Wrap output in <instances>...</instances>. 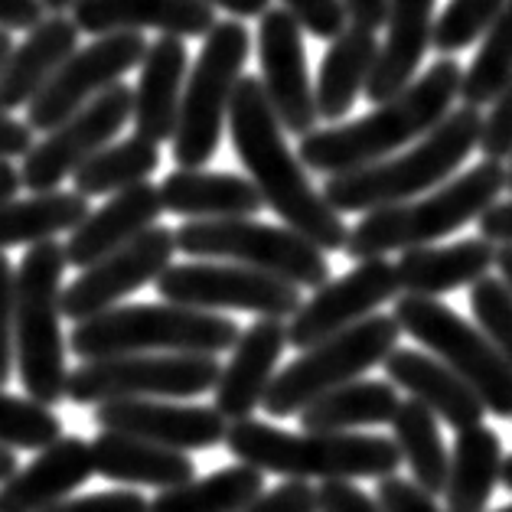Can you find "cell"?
I'll use <instances>...</instances> for the list:
<instances>
[{
	"instance_id": "obj_1",
	"label": "cell",
	"mask_w": 512,
	"mask_h": 512,
	"mask_svg": "<svg viewBox=\"0 0 512 512\" xmlns=\"http://www.w3.org/2000/svg\"><path fill=\"white\" fill-rule=\"evenodd\" d=\"M229 134L239 154L248 180L265 199L271 212L287 229L304 235L320 252H343L346 248V222L340 212L330 209L323 193L307 180L301 157L284 141V128L265 95V85L255 76H242L235 85L229 105Z\"/></svg>"
},
{
	"instance_id": "obj_2",
	"label": "cell",
	"mask_w": 512,
	"mask_h": 512,
	"mask_svg": "<svg viewBox=\"0 0 512 512\" xmlns=\"http://www.w3.org/2000/svg\"><path fill=\"white\" fill-rule=\"evenodd\" d=\"M460 82H464L460 62L454 56H441L402 95L379 105L372 115L340 124V128L307 134L297 157L307 170L327 173V177H340V173L389 160V154H395L398 147L428 137L451 115L454 98L460 95Z\"/></svg>"
},
{
	"instance_id": "obj_3",
	"label": "cell",
	"mask_w": 512,
	"mask_h": 512,
	"mask_svg": "<svg viewBox=\"0 0 512 512\" xmlns=\"http://www.w3.org/2000/svg\"><path fill=\"white\" fill-rule=\"evenodd\" d=\"M226 447L239 464L284 480H385L395 477L402 454L382 434H291L265 421H239L226 434Z\"/></svg>"
},
{
	"instance_id": "obj_4",
	"label": "cell",
	"mask_w": 512,
	"mask_h": 512,
	"mask_svg": "<svg viewBox=\"0 0 512 512\" xmlns=\"http://www.w3.org/2000/svg\"><path fill=\"white\" fill-rule=\"evenodd\" d=\"M480 128L483 115L464 105L451 111L428 137H421L408 154L327 177L320 193L336 212H376L411 203L418 193L444 186L454 177L460 164L473 154V147L480 144Z\"/></svg>"
},
{
	"instance_id": "obj_5",
	"label": "cell",
	"mask_w": 512,
	"mask_h": 512,
	"mask_svg": "<svg viewBox=\"0 0 512 512\" xmlns=\"http://www.w3.org/2000/svg\"><path fill=\"white\" fill-rule=\"evenodd\" d=\"M242 327L212 310L177 304H121L69 333V353L85 362L115 356H219L235 349Z\"/></svg>"
},
{
	"instance_id": "obj_6",
	"label": "cell",
	"mask_w": 512,
	"mask_h": 512,
	"mask_svg": "<svg viewBox=\"0 0 512 512\" xmlns=\"http://www.w3.org/2000/svg\"><path fill=\"white\" fill-rule=\"evenodd\" d=\"M503 190L506 167L496 164V160H483V164L460 173L457 180L437 186L431 196L366 212V219H359L349 229L343 252L353 261H372L385 258L395 248H402V252L424 248L444 239V235L464 229L467 222H477Z\"/></svg>"
},
{
	"instance_id": "obj_7",
	"label": "cell",
	"mask_w": 512,
	"mask_h": 512,
	"mask_svg": "<svg viewBox=\"0 0 512 512\" xmlns=\"http://www.w3.org/2000/svg\"><path fill=\"white\" fill-rule=\"evenodd\" d=\"M66 248L59 242H40L27 248L14 281V349L17 376L27 398L56 405L69 385V343L62 340V274Z\"/></svg>"
},
{
	"instance_id": "obj_8",
	"label": "cell",
	"mask_w": 512,
	"mask_h": 512,
	"mask_svg": "<svg viewBox=\"0 0 512 512\" xmlns=\"http://www.w3.org/2000/svg\"><path fill=\"white\" fill-rule=\"evenodd\" d=\"M248 53H252V33L242 20L216 23L203 40L196 66L186 76L177 134L170 141L177 170H203L219 151Z\"/></svg>"
},
{
	"instance_id": "obj_9",
	"label": "cell",
	"mask_w": 512,
	"mask_h": 512,
	"mask_svg": "<svg viewBox=\"0 0 512 512\" xmlns=\"http://www.w3.org/2000/svg\"><path fill=\"white\" fill-rule=\"evenodd\" d=\"M395 323L411 340L428 349L441 366L457 379H464L483 408L496 418H512V366L499 356V349L486 340L477 323L441 304L437 297H398Z\"/></svg>"
},
{
	"instance_id": "obj_10",
	"label": "cell",
	"mask_w": 512,
	"mask_h": 512,
	"mask_svg": "<svg viewBox=\"0 0 512 512\" xmlns=\"http://www.w3.org/2000/svg\"><path fill=\"white\" fill-rule=\"evenodd\" d=\"M177 252L193 258H226L294 287H323L330 281V261L317 245L287 226L258 219H193L177 229Z\"/></svg>"
},
{
	"instance_id": "obj_11",
	"label": "cell",
	"mask_w": 512,
	"mask_h": 512,
	"mask_svg": "<svg viewBox=\"0 0 512 512\" xmlns=\"http://www.w3.org/2000/svg\"><path fill=\"white\" fill-rule=\"evenodd\" d=\"M398 333L402 330H398L395 317L372 314L353 330L310 346L281 376H274L261 408L271 418L301 415L317 398L343 389L349 382H359V376H366L372 366L389 359L398 349Z\"/></svg>"
},
{
	"instance_id": "obj_12",
	"label": "cell",
	"mask_w": 512,
	"mask_h": 512,
	"mask_svg": "<svg viewBox=\"0 0 512 512\" xmlns=\"http://www.w3.org/2000/svg\"><path fill=\"white\" fill-rule=\"evenodd\" d=\"M222 366L216 356H115L92 359L69 372L72 405H105L124 398H199L216 389Z\"/></svg>"
},
{
	"instance_id": "obj_13",
	"label": "cell",
	"mask_w": 512,
	"mask_h": 512,
	"mask_svg": "<svg viewBox=\"0 0 512 512\" xmlns=\"http://www.w3.org/2000/svg\"><path fill=\"white\" fill-rule=\"evenodd\" d=\"M157 284L164 304L190 307V310H245L261 320L294 317L304 304L301 287L287 284L271 274H261L242 265H170Z\"/></svg>"
},
{
	"instance_id": "obj_14",
	"label": "cell",
	"mask_w": 512,
	"mask_h": 512,
	"mask_svg": "<svg viewBox=\"0 0 512 512\" xmlns=\"http://www.w3.org/2000/svg\"><path fill=\"white\" fill-rule=\"evenodd\" d=\"M131 118H134V89H128L124 82L111 85L95 102L76 111L69 121H62L56 131H49L40 144H33V151L23 157L20 167L23 186L33 196L59 190L62 180L76 177L98 151L115 144V137Z\"/></svg>"
},
{
	"instance_id": "obj_15",
	"label": "cell",
	"mask_w": 512,
	"mask_h": 512,
	"mask_svg": "<svg viewBox=\"0 0 512 512\" xmlns=\"http://www.w3.org/2000/svg\"><path fill=\"white\" fill-rule=\"evenodd\" d=\"M147 56L144 33H115L98 36L89 46H79L69 56L53 82L27 105L30 131H56L62 121H69L76 111H82L98 95L108 92L111 85L124 79V72L141 66Z\"/></svg>"
},
{
	"instance_id": "obj_16",
	"label": "cell",
	"mask_w": 512,
	"mask_h": 512,
	"mask_svg": "<svg viewBox=\"0 0 512 512\" xmlns=\"http://www.w3.org/2000/svg\"><path fill=\"white\" fill-rule=\"evenodd\" d=\"M173 252H177V232L167 226H151L134 242L79 271V278L69 287H62V317L85 323L105 310L121 307L124 297L157 281L173 265Z\"/></svg>"
},
{
	"instance_id": "obj_17",
	"label": "cell",
	"mask_w": 512,
	"mask_h": 512,
	"mask_svg": "<svg viewBox=\"0 0 512 512\" xmlns=\"http://www.w3.org/2000/svg\"><path fill=\"white\" fill-rule=\"evenodd\" d=\"M392 297H398L395 265H389L385 258L359 261L353 271L317 287L314 297L301 304V310L287 323V346L307 353L310 346L369 320L372 310L389 304Z\"/></svg>"
},
{
	"instance_id": "obj_18",
	"label": "cell",
	"mask_w": 512,
	"mask_h": 512,
	"mask_svg": "<svg viewBox=\"0 0 512 512\" xmlns=\"http://www.w3.org/2000/svg\"><path fill=\"white\" fill-rule=\"evenodd\" d=\"M258 59L261 85L278 115L281 128L304 141L317 131V98L307 72L304 30L287 10H268L258 23Z\"/></svg>"
},
{
	"instance_id": "obj_19",
	"label": "cell",
	"mask_w": 512,
	"mask_h": 512,
	"mask_svg": "<svg viewBox=\"0 0 512 512\" xmlns=\"http://www.w3.org/2000/svg\"><path fill=\"white\" fill-rule=\"evenodd\" d=\"M95 424L102 431L141 437L167 451H209L226 444L229 421L209 405L157 402V398H124L95 408Z\"/></svg>"
},
{
	"instance_id": "obj_20",
	"label": "cell",
	"mask_w": 512,
	"mask_h": 512,
	"mask_svg": "<svg viewBox=\"0 0 512 512\" xmlns=\"http://www.w3.org/2000/svg\"><path fill=\"white\" fill-rule=\"evenodd\" d=\"M72 23L79 33L115 36L160 30V36H206L216 27V10L203 0H76Z\"/></svg>"
},
{
	"instance_id": "obj_21",
	"label": "cell",
	"mask_w": 512,
	"mask_h": 512,
	"mask_svg": "<svg viewBox=\"0 0 512 512\" xmlns=\"http://www.w3.org/2000/svg\"><path fill=\"white\" fill-rule=\"evenodd\" d=\"M287 349V323L281 320H255L242 330L229 362L222 366L216 382V408L222 418L239 424L265 405V395L274 382V369Z\"/></svg>"
},
{
	"instance_id": "obj_22",
	"label": "cell",
	"mask_w": 512,
	"mask_h": 512,
	"mask_svg": "<svg viewBox=\"0 0 512 512\" xmlns=\"http://www.w3.org/2000/svg\"><path fill=\"white\" fill-rule=\"evenodd\" d=\"M92 473V444L76 434H62L7 483H0V512H46L69 499Z\"/></svg>"
},
{
	"instance_id": "obj_23",
	"label": "cell",
	"mask_w": 512,
	"mask_h": 512,
	"mask_svg": "<svg viewBox=\"0 0 512 512\" xmlns=\"http://www.w3.org/2000/svg\"><path fill=\"white\" fill-rule=\"evenodd\" d=\"M160 212H164L160 190L151 183L131 186V190L111 196L102 209L89 212V219L76 232H69V242L62 245L66 248V261L79 271L92 268L95 261L108 258L111 252L134 242L137 235L157 226Z\"/></svg>"
},
{
	"instance_id": "obj_24",
	"label": "cell",
	"mask_w": 512,
	"mask_h": 512,
	"mask_svg": "<svg viewBox=\"0 0 512 512\" xmlns=\"http://www.w3.org/2000/svg\"><path fill=\"white\" fill-rule=\"evenodd\" d=\"M434 4L437 0H389V23H385L389 36L379 46L376 66L366 82L369 102H392L415 82V72L434 40Z\"/></svg>"
},
{
	"instance_id": "obj_25",
	"label": "cell",
	"mask_w": 512,
	"mask_h": 512,
	"mask_svg": "<svg viewBox=\"0 0 512 512\" xmlns=\"http://www.w3.org/2000/svg\"><path fill=\"white\" fill-rule=\"evenodd\" d=\"M186 43L180 36H160L147 46L141 82L134 89V134L151 144L173 141L186 89Z\"/></svg>"
},
{
	"instance_id": "obj_26",
	"label": "cell",
	"mask_w": 512,
	"mask_h": 512,
	"mask_svg": "<svg viewBox=\"0 0 512 512\" xmlns=\"http://www.w3.org/2000/svg\"><path fill=\"white\" fill-rule=\"evenodd\" d=\"M76 49L79 27L72 17H46L40 27L30 30L27 40L14 46V53L0 66V111L10 115L17 108H27Z\"/></svg>"
},
{
	"instance_id": "obj_27",
	"label": "cell",
	"mask_w": 512,
	"mask_h": 512,
	"mask_svg": "<svg viewBox=\"0 0 512 512\" xmlns=\"http://www.w3.org/2000/svg\"><path fill=\"white\" fill-rule=\"evenodd\" d=\"M382 366L392 385L405 389L415 402L434 411V418L451 424L457 434L483 424L486 408L477 392L464 379H457L447 366H441L434 356L421 353V349H395Z\"/></svg>"
},
{
	"instance_id": "obj_28",
	"label": "cell",
	"mask_w": 512,
	"mask_h": 512,
	"mask_svg": "<svg viewBox=\"0 0 512 512\" xmlns=\"http://www.w3.org/2000/svg\"><path fill=\"white\" fill-rule=\"evenodd\" d=\"M160 190L167 212L183 219H255L265 209V199L252 180L239 173L212 170H170Z\"/></svg>"
},
{
	"instance_id": "obj_29",
	"label": "cell",
	"mask_w": 512,
	"mask_h": 512,
	"mask_svg": "<svg viewBox=\"0 0 512 512\" xmlns=\"http://www.w3.org/2000/svg\"><path fill=\"white\" fill-rule=\"evenodd\" d=\"M496 265V245L483 239H464L454 245L411 248L395 261L398 291L408 297H441L457 287L477 284Z\"/></svg>"
},
{
	"instance_id": "obj_30",
	"label": "cell",
	"mask_w": 512,
	"mask_h": 512,
	"mask_svg": "<svg viewBox=\"0 0 512 512\" xmlns=\"http://www.w3.org/2000/svg\"><path fill=\"white\" fill-rule=\"evenodd\" d=\"M92 467L98 477L118 486H154L173 490L180 483L196 480V464L190 454L167 451V447L147 444L141 437L98 431L92 441Z\"/></svg>"
},
{
	"instance_id": "obj_31",
	"label": "cell",
	"mask_w": 512,
	"mask_h": 512,
	"mask_svg": "<svg viewBox=\"0 0 512 512\" xmlns=\"http://www.w3.org/2000/svg\"><path fill=\"white\" fill-rule=\"evenodd\" d=\"M503 460V441L493 428L477 424L460 431L447 467V512H486V503L503 480Z\"/></svg>"
},
{
	"instance_id": "obj_32",
	"label": "cell",
	"mask_w": 512,
	"mask_h": 512,
	"mask_svg": "<svg viewBox=\"0 0 512 512\" xmlns=\"http://www.w3.org/2000/svg\"><path fill=\"white\" fill-rule=\"evenodd\" d=\"M379 43L376 33L346 27L336 40L330 43L327 56L320 62L317 76V115L327 121H340L349 115V108L356 105L359 92H366V82L376 66Z\"/></svg>"
},
{
	"instance_id": "obj_33",
	"label": "cell",
	"mask_w": 512,
	"mask_h": 512,
	"mask_svg": "<svg viewBox=\"0 0 512 512\" xmlns=\"http://www.w3.org/2000/svg\"><path fill=\"white\" fill-rule=\"evenodd\" d=\"M398 405L402 398L392 382L359 379L307 405L301 411V428L310 434H353V428L392 424Z\"/></svg>"
},
{
	"instance_id": "obj_34",
	"label": "cell",
	"mask_w": 512,
	"mask_h": 512,
	"mask_svg": "<svg viewBox=\"0 0 512 512\" xmlns=\"http://www.w3.org/2000/svg\"><path fill=\"white\" fill-rule=\"evenodd\" d=\"M89 212V199L76 190H53L0 203V252L14 245L33 248L53 242L59 232H76L89 219Z\"/></svg>"
},
{
	"instance_id": "obj_35",
	"label": "cell",
	"mask_w": 512,
	"mask_h": 512,
	"mask_svg": "<svg viewBox=\"0 0 512 512\" xmlns=\"http://www.w3.org/2000/svg\"><path fill=\"white\" fill-rule=\"evenodd\" d=\"M265 493V473L245 464L209 473L203 480L160 490L151 499V512H242Z\"/></svg>"
},
{
	"instance_id": "obj_36",
	"label": "cell",
	"mask_w": 512,
	"mask_h": 512,
	"mask_svg": "<svg viewBox=\"0 0 512 512\" xmlns=\"http://www.w3.org/2000/svg\"><path fill=\"white\" fill-rule=\"evenodd\" d=\"M392 441L408 464L411 480L431 496L444 493L451 454H447V447H444L434 411H428L421 402H415V398L402 402L392 418Z\"/></svg>"
},
{
	"instance_id": "obj_37",
	"label": "cell",
	"mask_w": 512,
	"mask_h": 512,
	"mask_svg": "<svg viewBox=\"0 0 512 512\" xmlns=\"http://www.w3.org/2000/svg\"><path fill=\"white\" fill-rule=\"evenodd\" d=\"M160 167V147L144 137H124L108 144L72 177V190L85 199L95 196H118L131 186L147 183V177Z\"/></svg>"
},
{
	"instance_id": "obj_38",
	"label": "cell",
	"mask_w": 512,
	"mask_h": 512,
	"mask_svg": "<svg viewBox=\"0 0 512 512\" xmlns=\"http://www.w3.org/2000/svg\"><path fill=\"white\" fill-rule=\"evenodd\" d=\"M512 82V0L503 7V14L493 20V27L486 30L483 46L473 56L470 69L460 82V98L467 108L493 105L496 95Z\"/></svg>"
},
{
	"instance_id": "obj_39",
	"label": "cell",
	"mask_w": 512,
	"mask_h": 512,
	"mask_svg": "<svg viewBox=\"0 0 512 512\" xmlns=\"http://www.w3.org/2000/svg\"><path fill=\"white\" fill-rule=\"evenodd\" d=\"M62 437V421L53 408L33 398L0 392V447L4 451H46Z\"/></svg>"
},
{
	"instance_id": "obj_40",
	"label": "cell",
	"mask_w": 512,
	"mask_h": 512,
	"mask_svg": "<svg viewBox=\"0 0 512 512\" xmlns=\"http://www.w3.org/2000/svg\"><path fill=\"white\" fill-rule=\"evenodd\" d=\"M509 0H451L441 17L434 20V40L431 46L441 56H454L457 49H467L477 43L486 30L493 27V20L503 14Z\"/></svg>"
},
{
	"instance_id": "obj_41",
	"label": "cell",
	"mask_w": 512,
	"mask_h": 512,
	"mask_svg": "<svg viewBox=\"0 0 512 512\" xmlns=\"http://www.w3.org/2000/svg\"><path fill=\"white\" fill-rule=\"evenodd\" d=\"M470 310H473V317H477V327L483 330V336L512 366V294H509V287L499 281L496 274H486V278H480L470 287Z\"/></svg>"
},
{
	"instance_id": "obj_42",
	"label": "cell",
	"mask_w": 512,
	"mask_h": 512,
	"mask_svg": "<svg viewBox=\"0 0 512 512\" xmlns=\"http://www.w3.org/2000/svg\"><path fill=\"white\" fill-rule=\"evenodd\" d=\"M281 10H287L301 23V30L317 36V40L333 43L349 27L343 0H281Z\"/></svg>"
},
{
	"instance_id": "obj_43",
	"label": "cell",
	"mask_w": 512,
	"mask_h": 512,
	"mask_svg": "<svg viewBox=\"0 0 512 512\" xmlns=\"http://www.w3.org/2000/svg\"><path fill=\"white\" fill-rule=\"evenodd\" d=\"M477 147L483 151L486 160H496V164L512 160V82L496 95L490 115L483 118Z\"/></svg>"
},
{
	"instance_id": "obj_44",
	"label": "cell",
	"mask_w": 512,
	"mask_h": 512,
	"mask_svg": "<svg viewBox=\"0 0 512 512\" xmlns=\"http://www.w3.org/2000/svg\"><path fill=\"white\" fill-rule=\"evenodd\" d=\"M14 281L17 271L0 252V389L14 379L17 349H14Z\"/></svg>"
},
{
	"instance_id": "obj_45",
	"label": "cell",
	"mask_w": 512,
	"mask_h": 512,
	"mask_svg": "<svg viewBox=\"0 0 512 512\" xmlns=\"http://www.w3.org/2000/svg\"><path fill=\"white\" fill-rule=\"evenodd\" d=\"M376 503L382 506V512H447L437 506V496L424 493L415 480H402V477L379 480Z\"/></svg>"
},
{
	"instance_id": "obj_46",
	"label": "cell",
	"mask_w": 512,
	"mask_h": 512,
	"mask_svg": "<svg viewBox=\"0 0 512 512\" xmlns=\"http://www.w3.org/2000/svg\"><path fill=\"white\" fill-rule=\"evenodd\" d=\"M46 512H151V503L134 490H108V493H89L62 499Z\"/></svg>"
},
{
	"instance_id": "obj_47",
	"label": "cell",
	"mask_w": 512,
	"mask_h": 512,
	"mask_svg": "<svg viewBox=\"0 0 512 512\" xmlns=\"http://www.w3.org/2000/svg\"><path fill=\"white\" fill-rule=\"evenodd\" d=\"M242 512H320L317 509V490L304 480H287L274 486L271 493H261L252 506Z\"/></svg>"
},
{
	"instance_id": "obj_48",
	"label": "cell",
	"mask_w": 512,
	"mask_h": 512,
	"mask_svg": "<svg viewBox=\"0 0 512 512\" xmlns=\"http://www.w3.org/2000/svg\"><path fill=\"white\" fill-rule=\"evenodd\" d=\"M320 512H382V506L369 493H362L356 483L330 480L317 490Z\"/></svg>"
},
{
	"instance_id": "obj_49",
	"label": "cell",
	"mask_w": 512,
	"mask_h": 512,
	"mask_svg": "<svg viewBox=\"0 0 512 512\" xmlns=\"http://www.w3.org/2000/svg\"><path fill=\"white\" fill-rule=\"evenodd\" d=\"M43 0H0V30H36L46 20Z\"/></svg>"
},
{
	"instance_id": "obj_50",
	"label": "cell",
	"mask_w": 512,
	"mask_h": 512,
	"mask_svg": "<svg viewBox=\"0 0 512 512\" xmlns=\"http://www.w3.org/2000/svg\"><path fill=\"white\" fill-rule=\"evenodd\" d=\"M477 226H480L483 242H490L496 248L512 245V199H506V203H493L477 219Z\"/></svg>"
},
{
	"instance_id": "obj_51",
	"label": "cell",
	"mask_w": 512,
	"mask_h": 512,
	"mask_svg": "<svg viewBox=\"0 0 512 512\" xmlns=\"http://www.w3.org/2000/svg\"><path fill=\"white\" fill-rule=\"evenodd\" d=\"M33 151V131L27 121H17L0 111V160L27 157Z\"/></svg>"
},
{
	"instance_id": "obj_52",
	"label": "cell",
	"mask_w": 512,
	"mask_h": 512,
	"mask_svg": "<svg viewBox=\"0 0 512 512\" xmlns=\"http://www.w3.org/2000/svg\"><path fill=\"white\" fill-rule=\"evenodd\" d=\"M349 27L376 33L389 23V0H343Z\"/></svg>"
},
{
	"instance_id": "obj_53",
	"label": "cell",
	"mask_w": 512,
	"mask_h": 512,
	"mask_svg": "<svg viewBox=\"0 0 512 512\" xmlns=\"http://www.w3.org/2000/svg\"><path fill=\"white\" fill-rule=\"evenodd\" d=\"M206 7H222L226 14H232L235 20H252V17H265L271 0H203Z\"/></svg>"
},
{
	"instance_id": "obj_54",
	"label": "cell",
	"mask_w": 512,
	"mask_h": 512,
	"mask_svg": "<svg viewBox=\"0 0 512 512\" xmlns=\"http://www.w3.org/2000/svg\"><path fill=\"white\" fill-rule=\"evenodd\" d=\"M20 190H23L20 170L10 164V160H0V203H10V199H17Z\"/></svg>"
},
{
	"instance_id": "obj_55",
	"label": "cell",
	"mask_w": 512,
	"mask_h": 512,
	"mask_svg": "<svg viewBox=\"0 0 512 512\" xmlns=\"http://www.w3.org/2000/svg\"><path fill=\"white\" fill-rule=\"evenodd\" d=\"M499 274L496 278L503 281L509 287V294H512V245H503V248H496V265H493Z\"/></svg>"
},
{
	"instance_id": "obj_56",
	"label": "cell",
	"mask_w": 512,
	"mask_h": 512,
	"mask_svg": "<svg viewBox=\"0 0 512 512\" xmlns=\"http://www.w3.org/2000/svg\"><path fill=\"white\" fill-rule=\"evenodd\" d=\"M17 470H20L17 467V454L14 451H4V447H0V483H7Z\"/></svg>"
},
{
	"instance_id": "obj_57",
	"label": "cell",
	"mask_w": 512,
	"mask_h": 512,
	"mask_svg": "<svg viewBox=\"0 0 512 512\" xmlns=\"http://www.w3.org/2000/svg\"><path fill=\"white\" fill-rule=\"evenodd\" d=\"M43 7H46L49 17H66V14H72L76 0H43Z\"/></svg>"
},
{
	"instance_id": "obj_58",
	"label": "cell",
	"mask_w": 512,
	"mask_h": 512,
	"mask_svg": "<svg viewBox=\"0 0 512 512\" xmlns=\"http://www.w3.org/2000/svg\"><path fill=\"white\" fill-rule=\"evenodd\" d=\"M10 53H14V40H10L7 30H0V66H4Z\"/></svg>"
},
{
	"instance_id": "obj_59",
	"label": "cell",
	"mask_w": 512,
	"mask_h": 512,
	"mask_svg": "<svg viewBox=\"0 0 512 512\" xmlns=\"http://www.w3.org/2000/svg\"><path fill=\"white\" fill-rule=\"evenodd\" d=\"M499 483H503L506 486V490L512 493V454L503 460V480H499Z\"/></svg>"
},
{
	"instance_id": "obj_60",
	"label": "cell",
	"mask_w": 512,
	"mask_h": 512,
	"mask_svg": "<svg viewBox=\"0 0 512 512\" xmlns=\"http://www.w3.org/2000/svg\"><path fill=\"white\" fill-rule=\"evenodd\" d=\"M506 190H512V160H509V167H506Z\"/></svg>"
},
{
	"instance_id": "obj_61",
	"label": "cell",
	"mask_w": 512,
	"mask_h": 512,
	"mask_svg": "<svg viewBox=\"0 0 512 512\" xmlns=\"http://www.w3.org/2000/svg\"><path fill=\"white\" fill-rule=\"evenodd\" d=\"M496 512H512V503H509V506H503V509H496Z\"/></svg>"
}]
</instances>
